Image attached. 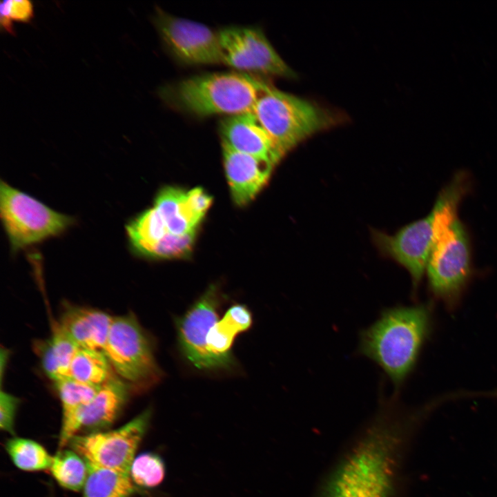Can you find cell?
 <instances>
[{
	"label": "cell",
	"mask_w": 497,
	"mask_h": 497,
	"mask_svg": "<svg viewBox=\"0 0 497 497\" xmlns=\"http://www.w3.org/2000/svg\"><path fill=\"white\" fill-rule=\"evenodd\" d=\"M402 409L392 398L380 407L328 478L320 497H390L403 449L426 416Z\"/></svg>",
	"instance_id": "cell-1"
},
{
	"label": "cell",
	"mask_w": 497,
	"mask_h": 497,
	"mask_svg": "<svg viewBox=\"0 0 497 497\" xmlns=\"http://www.w3.org/2000/svg\"><path fill=\"white\" fill-rule=\"evenodd\" d=\"M431 317L425 304L387 309L360 332L358 353L378 364L398 389L429 335Z\"/></svg>",
	"instance_id": "cell-2"
},
{
	"label": "cell",
	"mask_w": 497,
	"mask_h": 497,
	"mask_svg": "<svg viewBox=\"0 0 497 497\" xmlns=\"http://www.w3.org/2000/svg\"><path fill=\"white\" fill-rule=\"evenodd\" d=\"M271 87L246 72H221L183 79L165 86L159 93L168 105L192 115L231 116L252 112Z\"/></svg>",
	"instance_id": "cell-3"
},
{
	"label": "cell",
	"mask_w": 497,
	"mask_h": 497,
	"mask_svg": "<svg viewBox=\"0 0 497 497\" xmlns=\"http://www.w3.org/2000/svg\"><path fill=\"white\" fill-rule=\"evenodd\" d=\"M462 199L458 191L445 189L433 208L436 228L426 270L431 292L449 306L457 303L471 273L469 238L458 217Z\"/></svg>",
	"instance_id": "cell-4"
},
{
	"label": "cell",
	"mask_w": 497,
	"mask_h": 497,
	"mask_svg": "<svg viewBox=\"0 0 497 497\" xmlns=\"http://www.w3.org/2000/svg\"><path fill=\"white\" fill-rule=\"evenodd\" d=\"M252 113L284 154L338 122L331 111L272 86L257 99Z\"/></svg>",
	"instance_id": "cell-5"
},
{
	"label": "cell",
	"mask_w": 497,
	"mask_h": 497,
	"mask_svg": "<svg viewBox=\"0 0 497 497\" xmlns=\"http://www.w3.org/2000/svg\"><path fill=\"white\" fill-rule=\"evenodd\" d=\"M0 216L13 252L58 236L75 222L72 217L52 209L3 180Z\"/></svg>",
	"instance_id": "cell-6"
},
{
	"label": "cell",
	"mask_w": 497,
	"mask_h": 497,
	"mask_svg": "<svg viewBox=\"0 0 497 497\" xmlns=\"http://www.w3.org/2000/svg\"><path fill=\"white\" fill-rule=\"evenodd\" d=\"M103 352L131 387L148 388L162 377L150 340L133 314L113 316Z\"/></svg>",
	"instance_id": "cell-7"
},
{
	"label": "cell",
	"mask_w": 497,
	"mask_h": 497,
	"mask_svg": "<svg viewBox=\"0 0 497 497\" xmlns=\"http://www.w3.org/2000/svg\"><path fill=\"white\" fill-rule=\"evenodd\" d=\"M151 413V409H147L114 430L77 434L68 444L88 465L130 474Z\"/></svg>",
	"instance_id": "cell-8"
},
{
	"label": "cell",
	"mask_w": 497,
	"mask_h": 497,
	"mask_svg": "<svg viewBox=\"0 0 497 497\" xmlns=\"http://www.w3.org/2000/svg\"><path fill=\"white\" fill-rule=\"evenodd\" d=\"M221 63L245 72L295 78L260 28L230 26L218 30Z\"/></svg>",
	"instance_id": "cell-9"
},
{
	"label": "cell",
	"mask_w": 497,
	"mask_h": 497,
	"mask_svg": "<svg viewBox=\"0 0 497 497\" xmlns=\"http://www.w3.org/2000/svg\"><path fill=\"white\" fill-rule=\"evenodd\" d=\"M153 21L166 48L178 61L186 65L221 63L218 31L160 8Z\"/></svg>",
	"instance_id": "cell-10"
},
{
	"label": "cell",
	"mask_w": 497,
	"mask_h": 497,
	"mask_svg": "<svg viewBox=\"0 0 497 497\" xmlns=\"http://www.w3.org/2000/svg\"><path fill=\"white\" fill-rule=\"evenodd\" d=\"M436 228V215L432 208L426 217L404 226L394 235L374 231L372 237L382 254L408 271L416 289L426 269Z\"/></svg>",
	"instance_id": "cell-11"
},
{
	"label": "cell",
	"mask_w": 497,
	"mask_h": 497,
	"mask_svg": "<svg viewBox=\"0 0 497 497\" xmlns=\"http://www.w3.org/2000/svg\"><path fill=\"white\" fill-rule=\"evenodd\" d=\"M221 296L216 286H211L186 312L178 323V339L182 353L195 367L204 369H227L208 350L206 338L218 320Z\"/></svg>",
	"instance_id": "cell-12"
},
{
	"label": "cell",
	"mask_w": 497,
	"mask_h": 497,
	"mask_svg": "<svg viewBox=\"0 0 497 497\" xmlns=\"http://www.w3.org/2000/svg\"><path fill=\"white\" fill-rule=\"evenodd\" d=\"M130 384L117 377L102 386L66 426L61 427L59 446L63 449L79 433L101 431L111 426L129 396Z\"/></svg>",
	"instance_id": "cell-13"
},
{
	"label": "cell",
	"mask_w": 497,
	"mask_h": 497,
	"mask_svg": "<svg viewBox=\"0 0 497 497\" xmlns=\"http://www.w3.org/2000/svg\"><path fill=\"white\" fill-rule=\"evenodd\" d=\"M219 129L222 142L238 152L275 165L284 155L252 112L226 116Z\"/></svg>",
	"instance_id": "cell-14"
},
{
	"label": "cell",
	"mask_w": 497,
	"mask_h": 497,
	"mask_svg": "<svg viewBox=\"0 0 497 497\" xmlns=\"http://www.w3.org/2000/svg\"><path fill=\"white\" fill-rule=\"evenodd\" d=\"M226 176L233 200L238 206L249 203L267 183L275 164L238 152L222 142Z\"/></svg>",
	"instance_id": "cell-15"
},
{
	"label": "cell",
	"mask_w": 497,
	"mask_h": 497,
	"mask_svg": "<svg viewBox=\"0 0 497 497\" xmlns=\"http://www.w3.org/2000/svg\"><path fill=\"white\" fill-rule=\"evenodd\" d=\"M113 318L97 309L70 306L57 324L79 348L103 351Z\"/></svg>",
	"instance_id": "cell-16"
},
{
	"label": "cell",
	"mask_w": 497,
	"mask_h": 497,
	"mask_svg": "<svg viewBox=\"0 0 497 497\" xmlns=\"http://www.w3.org/2000/svg\"><path fill=\"white\" fill-rule=\"evenodd\" d=\"M252 324L248 309L241 304L230 307L223 318L209 330L206 338L208 351L227 368L234 364L231 348L235 336L246 331Z\"/></svg>",
	"instance_id": "cell-17"
},
{
	"label": "cell",
	"mask_w": 497,
	"mask_h": 497,
	"mask_svg": "<svg viewBox=\"0 0 497 497\" xmlns=\"http://www.w3.org/2000/svg\"><path fill=\"white\" fill-rule=\"evenodd\" d=\"M186 193L181 188L166 186L155 198L153 206L162 216L168 232L174 235L197 231L200 223L186 206Z\"/></svg>",
	"instance_id": "cell-18"
},
{
	"label": "cell",
	"mask_w": 497,
	"mask_h": 497,
	"mask_svg": "<svg viewBox=\"0 0 497 497\" xmlns=\"http://www.w3.org/2000/svg\"><path fill=\"white\" fill-rule=\"evenodd\" d=\"M125 229L132 252L146 258L150 249L168 233L162 216L154 206L133 217L126 224Z\"/></svg>",
	"instance_id": "cell-19"
},
{
	"label": "cell",
	"mask_w": 497,
	"mask_h": 497,
	"mask_svg": "<svg viewBox=\"0 0 497 497\" xmlns=\"http://www.w3.org/2000/svg\"><path fill=\"white\" fill-rule=\"evenodd\" d=\"M79 349L56 323L50 339L38 348L43 369L54 382L70 378V366Z\"/></svg>",
	"instance_id": "cell-20"
},
{
	"label": "cell",
	"mask_w": 497,
	"mask_h": 497,
	"mask_svg": "<svg viewBox=\"0 0 497 497\" xmlns=\"http://www.w3.org/2000/svg\"><path fill=\"white\" fill-rule=\"evenodd\" d=\"M113 371L103 351L79 348L72 360L69 377L101 387L116 378Z\"/></svg>",
	"instance_id": "cell-21"
},
{
	"label": "cell",
	"mask_w": 497,
	"mask_h": 497,
	"mask_svg": "<svg viewBox=\"0 0 497 497\" xmlns=\"http://www.w3.org/2000/svg\"><path fill=\"white\" fill-rule=\"evenodd\" d=\"M88 467L82 497H130L135 492L130 474L90 465Z\"/></svg>",
	"instance_id": "cell-22"
},
{
	"label": "cell",
	"mask_w": 497,
	"mask_h": 497,
	"mask_svg": "<svg viewBox=\"0 0 497 497\" xmlns=\"http://www.w3.org/2000/svg\"><path fill=\"white\" fill-rule=\"evenodd\" d=\"M49 470L60 486L74 491L83 489L88 475L86 460L72 449H59Z\"/></svg>",
	"instance_id": "cell-23"
},
{
	"label": "cell",
	"mask_w": 497,
	"mask_h": 497,
	"mask_svg": "<svg viewBox=\"0 0 497 497\" xmlns=\"http://www.w3.org/2000/svg\"><path fill=\"white\" fill-rule=\"evenodd\" d=\"M6 450L16 467L24 471L49 469L52 456L35 440L14 437L6 442Z\"/></svg>",
	"instance_id": "cell-24"
},
{
	"label": "cell",
	"mask_w": 497,
	"mask_h": 497,
	"mask_svg": "<svg viewBox=\"0 0 497 497\" xmlns=\"http://www.w3.org/2000/svg\"><path fill=\"white\" fill-rule=\"evenodd\" d=\"M55 383L61 402V427L68 424L77 412L87 405L101 387L71 378L61 380Z\"/></svg>",
	"instance_id": "cell-25"
},
{
	"label": "cell",
	"mask_w": 497,
	"mask_h": 497,
	"mask_svg": "<svg viewBox=\"0 0 497 497\" xmlns=\"http://www.w3.org/2000/svg\"><path fill=\"white\" fill-rule=\"evenodd\" d=\"M165 465L161 457L152 452L136 456L131 465L130 478L134 484L144 488L159 485L164 479Z\"/></svg>",
	"instance_id": "cell-26"
},
{
	"label": "cell",
	"mask_w": 497,
	"mask_h": 497,
	"mask_svg": "<svg viewBox=\"0 0 497 497\" xmlns=\"http://www.w3.org/2000/svg\"><path fill=\"white\" fill-rule=\"evenodd\" d=\"M196 231L184 235L167 233L149 251L146 258L177 259L191 255L196 237Z\"/></svg>",
	"instance_id": "cell-27"
},
{
	"label": "cell",
	"mask_w": 497,
	"mask_h": 497,
	"mask_svg": "<svg viewBox=\"0 0 497 497\" xmlns=\"http://www.w3.org/2000/svg\"><path fill=\"white\" fill-rule=\"evenodd\" d=\"M1 26L6 32L13 34V21L28 23L34 16V6L27 0H6L0 6Z\"/></svg>",
	"instance_id": "cell-28"
},
{
	"label": "cell",
	"mask_w": 497,
	"mask_h": 497,
	"mask_svg": "<svg viewBox=\"0 0 497 497\" xmlns=\"http://www.w3.org/2000/svg\"><path fill=\"white\" fill-rule=\"evenodd\" d=\"M19 400L10 393L1 391L0 393V427L1 429L14 434V419Z\"/></svg>",
	"instance_id": "cell-29"
},
{
	"label": "cell",
	"mask_w": 497,
	"mask_h": 497,
	"mask_svg": "<svg viewBox=\"0 0 497 497\" xmlns=\"http://www.w3.org/2000/svg\"><path fill=\"white\" fill-rule=\"evenodd\" d=\"M212 197L202 188H195L186 192V204L190 213L199 222L212 203Z\"/></svg>",
	"instance_id": "cell-30"
}]
</instances>
